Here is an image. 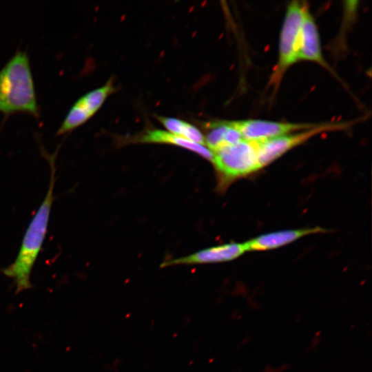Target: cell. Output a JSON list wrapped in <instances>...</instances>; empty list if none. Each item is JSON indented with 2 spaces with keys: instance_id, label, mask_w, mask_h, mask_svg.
<instances>
[{
  "instance_id": "6da1fadb",
  "label": "cell",
  "mask_w": 372,
  "mask_h": 372,
  "mask_svg": "<svg viewBox=\"0 0 372 372\" xmlns=\"http://www.w3.org/2000/svg\"><path fill=\"white\" fill-rule=\"evenodd\" d=\"M47 159L50 167V175L46 194L24 234L14 261L1 269L2 273L14 280L16 293L32 287L30 281L32 270L41 251L48 231L51 207L54 199L56 154L48 156Z\"/></svg>"
},
{
  "instance_id": "7a4b0ae2",
  "label": "cell",
  "mask_w": 372,
  "mask_h": 372,
  "mask_svg": "<svg viewBox=\"0 0 372 372\" xmlns=\"http://www.w3.org/2000/svg\"><path fill=\"white\" fill-rule=\"evenodd\" d=\"M0 112H25L39 115L30 61L25 52L17 51L0 70Z\"/></svg>"
},
{
  "instance_id": "3957f363",
  "label": "cell",
  "mask_w": 372,
  "mask_h": 372,
  "mask_svg": "<svg viewBox=\"0 0 372 372\" xmlns=\"http://www.w3.org/2000/svg\"><path fill=\"white\" fill-rule=\"evenodd\" d=\"M213 153L214 165L220 186L260 169L258 155V141L242 140L221 147Z\"/></svg>"
},
{
  "instance_id": "277c9868",
  "label": "cell",
  "mask_w": 372,
  "mask_h": 372,
  "mask_svg": "<svg viewBox=\"0 0 372 372\" xmlns=\"http://www.w3.org/2000/svg\"><path fill=\"white\" fill-rule=\"evenodd\" d=\"M306 3L291 1L287 12L279 41L278 61L271 78L278 85L286 70L299 61L300 32Z\"/></svg>"
},
{
  "instance_id": "5b68a950",
  "label": "cell",
  "mask_w": 372,
  "mask_h": 372,
  "mask_svg": "<svg viewBox=\"0 0 372 372\" xmlns=\"http://www.w3.org/2000/svg\"><path fill=\"white\" fill-rule=\"evenodd\" d=\"M349 123H323L309 129L258 141V155L260 169L269 165L291 149L306 142L324 132L335 131L349 127Z\"/></svg>"
},
{
  "instance_id": "8992f818",
  "label": "cell",
  "mask_w": 372,
  "mask_h": 372,
  "mask_svg": "<svg viewBox=\"0 0 372 372\" xmlns=\"http://www.w3.org/2000/svg\"><path fill=\"white\" fill-rule=\"evenodd\" d=\"M111 81L79 98L70 107L60 125L56 134L70 132L86 122L101 107L107 97L113 92Z\"/></svg>"
},
{
  "instance_id": "52a82bcc",
  "label": "cell",
  "mask_w": 372,
  "mask_h": 372,
  "mask_svg": "<svg viewBox=\"0 0 372 372\" xmlns=\"http://www.w3.org/2000/svg\"><path fill=\"white\" fill-rule=\"evenodd\" d=\"M243 140L262 141L281 136L294 132L309 129L316 123H293L264 120L234 121Z\"/></svg>"
},
{
  "instance_id": "ba28073f",
  "label": "cell",
  "mask_w": 372,
  "mask_h": 372,
  "mask_svg": "<svg viewBox=\"0 0 372 372\" xmlns=\"http://www.w3.org/2000/svg\"><path fill=\"white\" fill-rule=\"evenodd\" d=\"M247 251L245 242H231L200 250L192 254L165 261L161 267L197 265L232 260Z\"/></svg>"
},
{
  "instance_id": "9c48e42d",
  "label": "cell",
  "mask_w": 372,
  "mask_h": 372,
  "mask_svg": "<svg viewBox=\"0 0 372 372\" xmlns=\"http://www.w3.org/2000/svg\"><path fill=\"white\" fill-rule=\"evenodd\" d=\"M299 60L313 61L329 68L322 56L316 24L307 5L304 10L300 32Z\"/></svg>"
},
{
  "instance_id": "30bf717a",
  "label": "cell",
  "mask_w": 372,
  "mask_h": 372,
  "mask_svg": "<svg viewBox=\"0 0 372 372\" xmlns=\"http://www.w3.org/2000/svg\"><path fill=\"white\" fill-rule=\"evenodd\" d=\"M326 229L320 227L278 231L262 234L245 242L247 251H266L293 242L305 236L322 233Z\"/></svg>"
},
{
  "instance_id": "8fae6325",
  "label": "cell",
  "mask_w": 372,
  "mask_h": 372,
  "mask_svg": "<svg viewBox=\"0 0 372 372\" xmlns=\"http://www.w3.org/2000/svg\"><path fill=\"white\" fill-rule=\"evenodd\" d=\"M206 147L211 152L243 140L234 121H216L206 124Z\"/></svg>"
},
{
  "instance_id": "7c38bea8",
  "label": "cell",
  "mask_w": 372,
  "mask_h": 372,
  "mask_svg": "<svg viewBox=\"0 0 372 372\" xmlns=\"http://www.w3.org/2000/svg\"><path fill=\"white\" fill-rule=\"evenodd\" d=\"M138 141L146 143L171 144L192 151L209 161H212L213 159V153L206 146L160 130L147 131L138 138Z\"/></svg>"
},
{
  "instance_id": "4fadbf2b",
  "label": "cell",
  "mask_w": 372,
  "mask_h": 372,
  "mask_svg": "<svg viewBox=\"0 0 372 372\" xmlns=\"http://www.w3.org/2000/svg\"><path fill=\"white\" fill-rule=\"evenodd\" d=\"M158 118L170 133L206 146L204 135L195 126L174 118L158 116Z\"/></svg>"
}]
</instances>
